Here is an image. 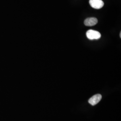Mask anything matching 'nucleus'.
Instances as JSON below:
<instances>
[{"label": "nucleus", "mask_w": 121, "mask_h": 121, "mask_svg": "<svg viewBox=\"0 0 121 121\" xmlns=\"http://www.w3.org/2000/svg\"><path fill=\"white\" fill-rule=\"evenodd\" d=\"M98 22V20L95 17H88L86 18L84 22V23L85 25L86 26H93L95 25Z\"/></svg>", "instance_id": "obj_4"}, {"label": "nucleus", "mask_w": 121, "mask_h": 121, "mask_svg": "<svg viewBox=\"0 0 121 121\" xmlns=\"http://www.w3.org/2000/svg\"><path fill=\"white\" fill-rule=\"evenodd\" d=\"M87 38L89 39H98L101 37V34L99 32L96 30H89L86 32Z\"/></svg>", "instance_id": "obj_1"}, {"label": "nucleus", "mask_w": 121, "mask_h": 121, "mask_svg": "<svg viewBox=\"0 0 121 121\" xmlns=\"http://www.w3.org/2000/svg\"><path fill=\"white\" fill-rule=\"evenodd\" d=\"M101 99L102 95L99 94H97L91 97L88 100V102L92 105H95L99 102Z\"/></svg>", "instance_id": "obj_3"}, {"label": "nucleus", "mask_w": 121, "mask_h": 121, "mask_svg": "<svg viewBox=\"0 0 121 121\" xmlns=\"http://www.w3.org/2000/svg\"><path fill=\"white\" fill-rule=\"evenodd\" d=\"M89 4L92 8L95 9H101L104 5V2L102 0H90Z\"/></svg>", "instance_id": "obj_2"}, {"label": "nucleus", "mask_w": 121, "mask_h": 121, "mask_svg": "<svg viewBox=\"0 0 121 121\" xmlns=\"http://www.w3.org/2000/svg\"><path fill=\"white\" fill-rule=\"evenodd\" d=\"M120 37L121 38V32H120Z\"/></svg>", "instance_id": "obj_5"}]
</instances>
